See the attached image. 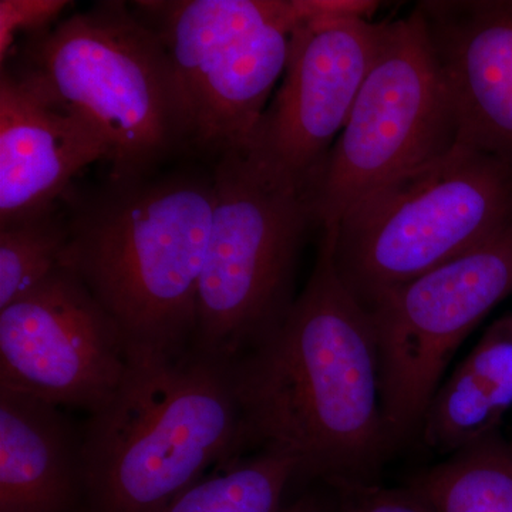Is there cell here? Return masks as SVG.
I'll list each match as a JSON object with an SVG mask.
<instances>
[{
    "label": "cell",
    "mask_w": 512,
    "mask_h": 512,
    "mask_svg": "<svg viewBox=\"0 0 512 512\" xmlns=\"http://www.w3.org/2000/svg\"><path fill=\"white\" fill-rule=\"evenodd\" d=\"M232 376L244 457L288 458L299 483H377L394 447L375 330L336 269L332 229H322L312 274L288 315L232 365Z\"/></svg>",
    "instance_id": "1"
},
{
    "label": "cell",
    "mask_w": 512,
    "mask_h": 512,
    "mask_svg": "<svg viewBox=\"0 0 512 512\" xmlns=\"http://www.w3.org/2000/svg\"><path fill=\"white\" fill-rule=\"evenodd\" d=\"M63 198V266L119 326L131 357L191 352L215 204L211 167L107 178Z\"/></svg>",
    "instance_id": "2"
},
{
    "label": "cell",
    "mask_w": 512,
    "mask_h": 512,
    "mask_svg": "<svg viewBox=\"0 0 512 512\" xmlns=\"http://www.w3.org/2000/svg\"><path fill=\"white\" fill-rule=\"evenodd\" d=\"M82 436L83 512H160L244 457L232 366L188 352L131 357Z\"/></svg>",
    "instance_id": "3"
},
{
    "label": "cell",
    "mask_w": 512,
    "mask_h": 512,
    "mask_svg": "<svg viewBox=\"0 0 512 512\" xmlns=\"http://www.w3.org/2000/svg\"><path fill=\"white\" fill-rule=\"evenodd\" d=\"M6 62L28 70L97 128L109 147L111 180L148 177L195 154L170 53L124 2H100L59 20Z\"/></svg>",
    "instance_id": "4"
},
{
    "label": "cell",
    "mask_w": 512,
    "mask_h": 512,
    "mask_svg": "<svg viewBox=\"0 0 512 512\" xmlns=\"http://www.w3.org/2000/svg\"><path fill=\"white\" fill-rule=\"evenodd\" d=\"M512 224V168L457 146L369 192L333 231L343 284L369 309Z\"/></svg>",
    "instance_id": "5"
},
{
    "label": "cell",
    "mask_w": 512,
    "mask_h": 512,
    "mask_svg": "<svg viewBox=\"0 0 512 512\" xmlns=\"http://www.w3.org/2000/svg\"><path fill=\"white\" fill-rule=\"evenodd\" d=\"M211 170L215 204L191 350L232 366L288 315L299 254L316 224L306 192L245 148L215 158Z\"/></svg>",
    "instance_id": "6"
},
{
    "label": "cell",
    "mask_w": 512,
    "mask_h": 512,
    "mask_svg": "<svg viewBox=\"0 0 512 512\" xmlns=\"http://www.w3.org/2000/svg\"><path fill=\"white\" fill-rule=\"evenodd\" d=\"M456 146L453 104L414 8L383 22L348 123L308 192L316 227L335 228L360 198Z\"/></svg>",
    "instance_id": "7"
},
{
    "label": "cell",
    "mask_w": 512,
    "mask_h": 512,
    "mask_svg": "<svg viewBox=\"0 0 512 512\" xmlns=\"http://www.w3.org/2000/svg\"><path fill=\"white\" fill-rule=\"evenodd\" d=\"M180 79L194 153L212 161L245 147L284 76L299 0L137 2Z\"/></svg>",
    "instance_id": "8"
},
{
    "label": "cell",
    "mask_w": 512,
    "mask_h": 512,
    "mask_svg": "<svg viewBox=\"0 0 512 512\" xmlns=\"http://www.w3.org/2000/svg\"><path fill=\"white\" fill-rule=\"evenodd\" d=\"M511 295L512 224L367 309L375 330L383 417L394 448L421 429L461 343Z\"/></svg>",
    "instance_id": "9"
},
{
    "label": "cell",
    "mask_w": 512,
    "mask_h": 512,
    "mask_svg": "<svg viewBox=\"0 0 512 512\" xmlns=\"http://www.w3.org/2000/svg\"><path fill=\"white\" fill-rule=\"evenodd\" d=\"M130 363L119 326L64 266L0 309V387L90 414L116 394Z\"/></svg>",
    "instance_id": "10"
},
{
    "label": "cell",
    "mask_w": 512,
    "mask_h": 512,
    "mask_svg": "<svg viewBox=\"0 0 512 512\" xmlns=\"http://www.w3.org/2000/svg\"><path fill=\"white\" fill-rule=\"evenodd\" d=\"M382 28L362 18L303 19L292 33L281 87L242 148L308 195L348 123Z\"/></svg>",
    "instance_id": "11"
},
{
    "label": "cell",
    "mask_w": 512,
    "mask_h": 512,
    "mask_svg": "<svg viewBox=\"0 0 512 512\" xmlns=\"http://www.w3.org/2000/svg\"><path fill=\"white\" fill-rule=\"evenodd\" d=\"M423 19L457 144L512 168V0H424Z\"/></svg>",
    "instance_id": "12"
},
{
    "label": "cell",
    "mask_w": 512,
    "mask_h": 512,
    "mask_svg": "<svg viewBox=\"0 0 512 512\" xmlns=\"http://www.w3.org/2000/svg\"><path fill=\"white\" fill-rule=\"evenodd\" d=\"M0 222L45 210L109 147L86 117L19 64H0Z\"/></svg>",
    "instance_id": "13"
},
{
    "label": "cell",
    "mask_w": 512,
    "mask_h": 512,
    "mask_svg": "<svg viewBox=\"0 0 512 512\" xmlns=\"http://www.w3.org/2000/svg\"><path fill=\"white\" fill-rule=\"evenodd\" d=\"M82 505V436L59 407L0 387V512Z\"/></svg>",
    "instance_id": "14"
},
{
    "label": "cell",
    "mask_w": 512,
    "mask_h": 512,
    "mask_svg": "<svg viewBox=\"0 0 512 512\" xmlns=\"http://www.w3.org/2000/svg\"><path fill=\"white\" fill-rule=\"evenodd\" d=\"M511 406L512 336L501 318L434 394L421 424L424 443L457 453L495 433Z\"/></svg>",
    "instance_id": "15"
},
{
    "label": "cell",
    "mask_w": 512,
    "mask_h": 512,
    "mask_svg": "<svg viewBox=\"0 0 512 512\" xmlns=\"http://www.w3.org/2000/svg\"><path fill=\"white\" fill-rule=\"evenodd\" d=\"M407 487L434 512H512V443L495 431L421 471Z\"/></svg>",
    "instance_id": "16"
},
{
    "label": "cell",
    "mask_w": 512,
    "mask_h": 512,
    "mask_svg": "<svg viewBox=\"0 0 512 512\" xmlns=\"http://www.w3.org/2000/svg\"><path fill=\"white\" fill-rule=\"evenodd\" d=\"M292 483L295 467L288 458L249 454L201 478L160 512H281Z\"/></svg>",
    "instance_id": "17"
},
{
    "label": "cell",
    "mask_w": 512,
    "mask_h": 512,
    "mask_svg": "<svg viewBox=\"0 0 512 512\" xmlns=\"http://www.w3.org/2000/svg\"><path fill=\"white\" fill-rule=\"evenodd\" d=\"M69 218L59 204L0 222V309L28 295L63 266Z\"/></svg>",
    "instance_id": "18"
},
{
    "label": "cell",
    "mask_w": 512,
    "mask_h": 512,
    "mask_svg": "<svg viewBox=\"0 0 512 512\" xmlns=\"http://www.w3.org/2000/svg\"><path fill=\"white\" fill-rule=\"evenodd\" d=\"M70 5L66 0H0V62L20 43L52 29Z\"/></svg>",
    "instance_id": "19"
},
{
    "label": "cell",
    "mask_w": 512,
    "mask_h": 512,
    "mask_svg": "<svg viewBox=\"0 0 512 512\" xmlns=\"http://www.w3.org/2000/svg\"><path fill=\"white\" fill-rule=\"evenodd\" d=\"M338 512H434L412 488L356 484L333 488Z\"/></svg>",
    "instance_id": "20"
},
{
    "label": "cell",
    "mask_w": 512,
    "mask_h": 512,
    "mask_svg": "<svg viewBox=\"0 0 512 512\" xmlns=\"http://www.w3.org/2000/svg\"><path fill=\"white\" fill-rule=\"evenodd\" d=\"M281 512H338L336 510V494L322 493L319 490L306 491L299 495L291 504L282 507Z\"/></svg>",
    "instance_id": "21"
}]
</instances>
